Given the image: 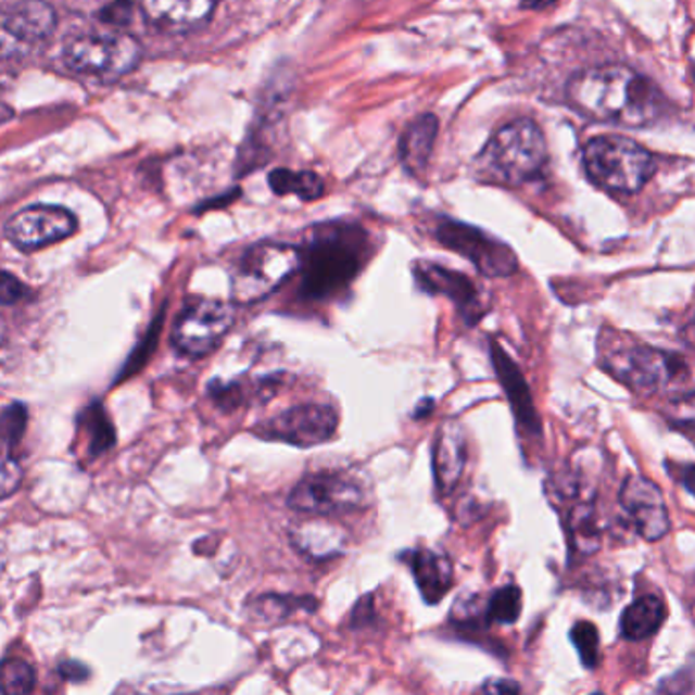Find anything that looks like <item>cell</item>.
<instances>
[{
  "label": "cell",
  "instance_id": "6da1fadb",
  "mask_svg": "<svg viewBox=\"0 0 695 695\" xmlns=\"http://www.w3.org/2000/svg\"><path fill=\"white\" fill-rule=\"evenodd\" d=\"M372 253L361 224L330 220L307 230L300 249V295L307 301L342 298Z\"/></svg>",
  "mask_w": 695,
  "mask_h": 695
},
{
  "label": "cell",
  "instance_id": "7a4b0ae2",
  "mask_svg": "<svg viewBox=\"0 0 695 695\" xmlns=\"http://www.w3.org/2000/svg\"><path fill=\"white\" fill-rule=\"evenodd\" d=\"M569 102L585 116L624 127H647L664 111L659 90L627 65H604L576 74Z\"/></svg>",
  "mask_w": 695,
  "mask_h": 695
},
{
  "label": "cell",
  "instance_id": "3957f363",
  "mask_svg": "<svg viewBox=\"0 0 695 695\" xmlns=\"http://www.w3.org/2000/svg\"><path fill=\"white\" fill-rule=\"evenodd\" d=\"M545 163L547 142L531 118H519L498 128L480 155L482 172L506 186H522L535 179Z\"/></svg>",
  "mask_w": 695,
  "mask_h": 695
},
{
  "label": "cell",
  "instance_id": "277c9868",
  "mask_svg": "<svg viewBox=\"0 0 695 695\" xmlns=\"http://www.w3.org/2000/svg\"><path fill=\"white\" fill-rule=\"evenodd\" d=\"M584 167L602 190L631 195L655 174V157L629 137L602 135L585 144Z\"/></svg>",
  "mask_w": 695,
  "mask_h": 695
},
{
  "label": "cell",
  "instance_id": "5b68a950",
  "mask_svg": "<svg viewBox=\"0 0 695 695\" xmlns=\"http://www.w3.org/2000/svg\"><path fill=\"white\" fill-rule=\"evenodd\" d=\"M64 64L74 74L100 81H116L141 62V46L123 31H84L65 43Z\"/></svg>",
  "mask_w": 695,
  "mask_h": 695
},
{
  "label": "cell",
  "instance_id": "8992f818",
  "mask_svg": "<svg viewBox=\"0 0 695 695\" xmlns=\"http://www.w3.org/2000/svg\"><path fill=\"white\" fill-rule=\"evenodd\" d=\"M300 249L283 242H258L240 254L230 277L232 300L240 305L273 295L300 270Z\"/></svg>",
  "mask_w": 695,
  "mask_h": 695
},
{
  "label": "cell",
  "instance_id": "52a82bcc",
  "mask_svg": "<svg viewBox=\"0 0 695 695\" xmlns=\"http://www.w3.org/2000/svg\"><path fill=\"white\" fill-rule=\"evenodd\" d=\"M602 366L639 395H655L685 375L680 356L650 346H620L604 354Z\"/></svg>",
  "mask_w": 695,
  "mask_h": 695
},
{
  "label": "cell",
  "instance_id": "ba28073f",
  "mask_svg": "<svg viewBox=\"0 0 695 695\" xmlns=\"http://www.w3.org/2000/svg\"><path fill=\"white\" fill-rule=\"evenodd\" d=\"M433 238L445 249L468 258L490 279L510 277L519 270V258L508 244L470 224L442 218L433 226Z\"/></svg>",
  "mask_w": 695,
  "mask_h": 695
},
{
  "label": "cell",
  "instance_id": "9c48e42d",
  "mask_svg": "<svg viewBox=\"0 0 695 695\" xmlns=\"http://www.w3.org/2000/svg\"><path fill=\"white\" fill-rule=\"evenodd\" d=\"M287 503L295 513L332 517L363 508L366 505V489L358 478L346 472H317L305 476L291 490Z\"/></svg>",
  "mask_w": 695,
  "mask_h": 695
},
{
  "label": "cell",
  "instance_id": "30bf717a",
  "mask_svg": "<svg viewBox=\"0 0 695 695\" xmlns=\"http://www.w3.org/2000/svg\"><path fill=\"white\" fill-rule=\"evenodd\" d=\"M235 326V309L230 303L216 300H191L177 317L172 342L190 356L202 358L220 346Z\"/></svg>",
  "mask_w": 695,
  "mask_h": 695
},
{
  "label": "cell",
  "instance_id": "8fae6325",
  "mask_svg": "<svg viewBox=\"0 0 695 695\" xmlns=\"http://www.w3.org/2000/svg\"><path fill=\"white\" fill-rule=\"evenodd\" d=\"M340 424L330 405L305 403L273 415L253 427V433L267 442H283L295 447H314L330 442Z\"/></svg>",
  "mask_w": 695,
  "mask_h": 695
},
{
  "label": "cell",
  "instance_id": "7c38bea8",
  "mask_svg": "<svg viewBox=\"0 0 695 695\" xmlns=\"http://www.w3.org/2000/svg\"><path fill=\"white\" fill-rule=\"evenodd\" d=\"M76 228L78 220L67 207L37 204L16 212L15 216L7 222L4 232L16 249L39 251L43 247L72 237Z\"/></svg>",
  "mask_w": 695,
  "mask_h": 695
},
{
  "label": "cell",
  "instance_id": "4fadbf2b",
  "mask_svg": "<svg viewBox=\"0 0 695 695\" xmlns=\"http://www.w3.org/2000/svg\"><path fill=\"white\" fill-rule=\"evenodd\" d=\"M413 277L417 287L426 291L427 295H443L445 300L452 301L458 307L466 326H475L484 316L486 305L480 295V289L464 273L429 261H415Z\"/></svg>",
  "mask_w": 695,
  "mask_h": 695
},
{
  "label": "cell",
  "instance_id": "5bb4252c",
  "mask_svg": "<svg viewBox=\"0 0 695 695\" xmlns=\"http://www.w3.org/2000/svg\"><path fill=\"white\" fill-rule=\"evenodd\" d=\"M58 27V15L46 0H15L0 13V46L37 48Z\"/></svg>",
  "mask_w": 695,
  "mask_h": 695
},
{
  "label": "cell",
  "instance_id": "9a60e30c",
  "mask_svg": "<svg viewBox=\"0 0 695 695\" xmlns=\"http://www.w3.org/2000/svg\"><path fill=\"white\" fill-rule=\"evenodd\" d=\"M620 505L631 517L639 535L647 541H659L669 533V513L665 505L664 492L659 486L643 478L632 476L620 490Z\"/></svg>",
  "mask_w": 695,
  "mask_h": 695
},
{
  "label": "cell",
  "instance_id": "2e32d148",
  "mask_svg": "<svg viewBox=\"0 0 695 695\" xmlns=\"http://www.w3.org/2000/svg\"><path fill=\"white\" fill-rule=\"evenodd\" d=\"M490 358H492L494 372L501 380V387L508 399V405L515 413L517 426L531 435H541L538 409H535L533 396L529 391V384L522 377L521 368L506 354L505 348L501 346L496 340H490Z\"/></svg>",
  "mask_w": 695,
  "mask_h": 695
},
{
  "label": "cell",
  "instance_id": "e0dca14e",
  "mask_svg": "<svg viewBox=\"0 0 695 695\" xmlns=\"http://www.w3.org/2000/svg\"><path fill=\"white\" fill-rule=\"evenodd\" d=\"M468 443L466 431L458 421H447L440 427L433 445V476L435 486L442 496H450L458 489L462 475L466 470Z\"/></svg>",
  "mask_w": 695,
  "mask_h": 695
},
{
  "label": "cell",
  "instance_id": "ac0fdd59",
  "mask_svg": "<svg viewBox=\"0 0 695 695\" xmlns=\"http://www.w3.org/2000/svg\"><path fill=\"white\" fill-rule=\"evenodd\" d=\"M144 16L163 31H193L206 25L216 0H141Z\"/></svg>",
  "mask_w": 695,
  "mask_h": 695
},
{
  "label": "cell",
  "instance_id": "d6986e66",
  "mask_svg": "<svg viewBox=\"0 0 695 695\" xmlns=\"http://www.w3.org/2000/svg\"><path fill=\"white\" fill-rule=\"evenodd\" d=\"M409 564L417 590L427 604H440L454 584V566L450 557L433 549H409L401 555Z\"/></svg>",
  "mask_w": 695,
  "mask_h": 695
},
{
  "label": "cell",
  "instance_id": "ffe728a7",
  "mask_svg": "<svg viewBox=\"0 0 695 695\" xmlns=\"http://www.w3.org/2000/svg\"><path fill=\"white\" fill-rule=\"evenodd\" d=\"M438 118L433 114H424L405 130L401 139V161L409 174H426L427 163L438 139Z\"/></svg>",
  "mask_w": 695,
  "mask_h": 695
},
{
  "label": "cell",
  "instance_id": "44dd1931",
  "mask_svg": "<svg viewBox=\"0 0 695 695\" xmlns=\"http://www.w3.org/2000/svg\"><path fill=\"white\" fill-rule=\"evenodd\" d=\"M665 604L657 596L632 602L620 617V632L627 641H645L664 627Z\"/></svg>",
  "mask_w": 695,
  "mask_h": 695
},
{
  "label": "cell",
  "instance_id": "7402d4cb",
  "mask_svg": "<svg viewBox=\"0 0 695 695\" xmlns=\"http://www.w3.org/2000/svg\"><path fill=\"white\" fill-rule=\"evenodd\" d=\"M568 535L576 554L592 555L601 549L602 529L598 513L592 503H576L568 513Z\"/></svg>",
  "mask_w": 695,
  "mask_h": 695
},
{
  "label": "cell",
  "instance_id": "603a6c76",
  "mask_svg": "<svg viewBox=\"0 0 695 695\" xmlns=\"http://www.w3.org/2000/svg\"><path fill=\"white\" fill-rule=\"evenodd\" d=\"M293 543L301 554L309 555L314 559H324L340 554V549L344 547V533L330 522H303L293 533Z\"/></svg>",
  "mask_w": 695,
  "mask_h": 695
},
{
  "label": "cell",
  "instance_id": "cb8c5ba5",
  "mask_svg": "<svg viewBox=\"0 0 695 695\" xmlns=\"http://www.w3.org/2000/svg\"><path fill=\"white\" fill-rule=\"evenodd\" d=\"M270 190L277 195H298L303 202H316L324 193V179L314 172H291L275 169L269 174Z\"/></svg>",
  "mask_w": 695,
  "mask_h": 695
},
{
  "label": "cell",
  "instance_id": "d4e9b609",
  "mask_svg": "<svg viewBox=\"0 0 695 695\" xmlns=\"http://www.w3.org/2000/svg\"><path fill=\"white\" fill-rule=\"evenodd\" d=\"M37 683L33 665L18 657L0 661V695H31Z\"/></svg>",
  "mask_w": 695,
  "mask_h": 695
},
{
  "label": "cell",
  "instance_id": "484cf974",
  "mask_svg": "<svg viewBox=\"0 0 695 695\" xmlns=\"http://www.w3.org/2000/svg\"><path fill=\"white\" fill-rule=\"evenodd\" d=\"M81 427L88 433V443H90V454L92 456H102L104 452H109L114 445V427L106 412L102 409L100 403L90 405L84 415H81Z\"/></svg>",
  "mask_w": 695,
  "mask_h": 695
},
{
  "label": "cell",
  "instance_id": "4316f807",
  "mask_svg": "<svg viewBox=\"0 0 695 695\" xmlns=\"http://www.w3.org/2000/svg\"><path fill=\"white\" fill-rule=\"evenodd\" d=\"M522 608V594L517 585L498 587L486 606V620L496 624H513L519 620Z\"/></svg>",
  "mask_w": 695,
  "mask_h": 695
},
{
  "label": "cell",
  "instance_id": "83f0119b",
  "mask_svg": "<svg viewBox=\"0 0 695 695\" xmlns=\"http://www.w3.org/2000/svg\"><path fill=\"white\" fill-rule=\"evenodd\" d=\"M569 636H571L573 647L578 648L580 661H582L585 669H596V665L601 661V634H598V629L592 622L582 620V622L573 624Z\"/></svg>",
  "mask_w": 695,
  "mask_h": 695
},
{
  "label": "cell",
  "instance_id": "f1b7e54d",
  "mask_svg": "<svg viewBox=\"0 0 695 695\" xmlns=\"http://www.w3.org/2000/svg\"><path fill=\"white\" fill-rule=\"evenodd\" d=\"M664 415L675 429L695 435V393H687L669 401Z\"/></svg>",
  "mask_w": 695,
  "mask_h": 695
},
{
  "label": "cell",
  "instance_id": "f546056e",
  "mask_svg": "<svg viewBox=\"0 0 695 695\" xmlns=\"http://www.w3.org/2000/svg\"><path fill=\"white\" fill-rule=\"evenodd\" d=\"M27 419H29L27 407L21 403H15L0 413V442L16 445L25 433Z\"/></svg>",
  "mask_w": 695,
  "mask_h": 695
},
{
  "label": "cell",
  "instance_id": "4dcf8cb0",
  "mask_svg": "<svg viewBox=\"0 0 695 695\" xmlns=\"http://www.w3.org/2000/svg\"><path fill=\"white\" fill-rule=\"evenodd\" d=\"M659 695H695V657L659 683Z\"/></svg>",
  "mask_w": 695,
  "mask_h": 695
},
{
  "label": "cell",
  "instance_id": "1f68e13d",
  "mask_svg": "<svg viewBox=\"0 0 695 695\" xmlns=\"http://www.w3.org/2000/svg\"><path fill=\"white\" fill-rule=\"evenodd\" d=\"M161 326H163V314H159L157 321L151 326L149 333L144 336L141 346L135 350L132 358L128 361L127 368H125V375H132L137 368H141L142 364L149 361L151 352L157 346L159 332H161Z\"/></svg>",
  "mask_w": 695,
  "mask_h": 695
},
{
  "label": "cell",
  "instance_id": "d6a6232c",
  "mask_svg": "<svg viewBox=\"0 0 695 695\" xmlns=\"http://www.w3.org/2000/svg\"><path fill=\"white\" fill-rule=\"evenodd\" d=\"M23 480V470L16 459L11 456H0V498L15 494Z\"/></svg>",
  "mask_w": 695,
  "mask_h": 695
},
{
  "label": "cell",
  "instance_id": "836d02e7",
  "mask_svg": "<svg viewBox=\"0 0 695 695\" xmlns=\"http://www.w3.org/2000/svg\"><path fill=\"white\" fill-rule=\"evenodd\" d=\"M25 295H27L25 285L21 283L15 275L0 270V305H13Z\"/></svg>",
  "mask_w": 695,
  "mask_h": 695
},
{
  "label": "cell",
  "instance_id": "e575fe53",
  "mask_svg": "<svg viewBox=\"0 0 695 695\" xmlns=\"http://www.w3.org/2000/svg\"><path fill=\"white\" fill-rule=\"evenodd\" d=\"M132 15V7H130V0H114L106 9L100 11V21L112 25V27H123L127 25Z\"/></svg>",
  "mask_w": 695,
  "mask_h": 695
},
{
  "label": "cell",
  "instance_id": "d590c367",
  "mask_svg": "<svg viewBox=\"0 0 695 695\" xmlns=\"http://www.w3.org/2000/svg\"><path fill=\"white\" fill-rule=\"evenodd\" d=\"M667 468L683 489L695 494V464H678V466L669 464Z\"/></svg>",
  "mask_w": 695,
  "mask_h": 695
},
{
  "label": "cell",
  "instance_id": "8d00e7d4",
  "mask_svg": "<svg viewBox=\"0 0 695 695\" xmlns=\"http://www.w3.org/2000/svg\"><path fill=\"white\" fill-rule=\"evenodd\" d=\"M484 695H519L521 687L515 681L490 680L482 687Z\"/></svg>",
  "mask_w": 695,
  "mask_h": 695
},
{
  "label": "cell",
  "instance_id": "74e56055",
  "mask_svg": "<svg viewBox=\"0 0 695 695\" xmlns=\"http://www.w3.org/2000/svg\"><path fill=\"white\" fill-rule=\"evenodd\" d=\"M60 673H62V678L67 681H74V683L90 678V669L84 664H78V661H64V664L60 665Z\"/></svg>",
  "mask_w": 695,
  "mask_h": 695
},
{
  "label": "cell",
  "instance_id": "f35d334b",
  "mask_svg": "<svg viewBox=\"0 0 695 695\" xmlns=\"http://www.w3.org/2000/svg\"><path fill=\"white\" fill-rule=\"evenodd\" d=\"M557 0H521L522 7L527 9H533V11H543V9H549L552 4H555Z\"/></svg>",
  "mask_w": 695,
  "mask_h": 695
},
{
  "label": "cell",
  "instance_id": "ab89813d",
  "mask_svg": "<svg viewBox=\"0 0 695 695\" xmlns=\"http://www.w3.org/2000/svg\"><path fill=\"white\" fill-rule=\"evenodd\" d=\"M685 340L695 346V317L692 319V324L685 328Z\"/></svg>",
  "mask_w": 695,
  "mask_h": 695
},
{
  "label": "cell",
  "instance_id": "60d3db41",
  "mask_svg": "<svg viewBox=\"0 0 695 695\" xmlns=\"http://www.w3.org/2000/svg\"><path fill=\"white\" fill-rule=\"evenodd\" d=\"M592 695H602V694H592Z\"/></svg>",
  "mask_w": 695,
  "mask_h": 695
}]
</instances>
